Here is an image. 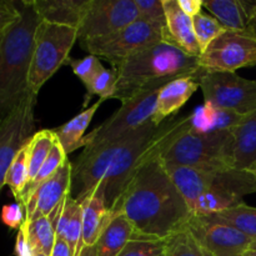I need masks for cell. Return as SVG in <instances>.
<instances>
[{
  "instance_id": "39",
  "label": "cell",
  "mask_w": 256,
  "mask_h": 256,
  "mask_svg": "<svg viewBox=\"0 0 256 256\" xmlns=\"http://www.w3.org/2000/svg\"><path fill=\"white\" fill-rule=\"evenodd\" d=\"M15 255L16 256H34L29 242H28L26 232H25L24 224L22 225L16 234V242H15Z\"/></svg>"
},
{
  "instance_id": "41",
  "label": "cell",
  "mask_w": 256,
  "mask_h": 256,
  "mask_svg": "<svg viewBox=\"0 0 256 256\" xmlns=\"http://www.w3.org/2000/svg\"><path fill=\"white\" fill-rule=\"evenodd\" d=\"M50 256H74V254H72L69 245H68L64 240L56 239L55 240L54 249H52V255Z\"/></svg>"
},
{
  "instance_id": "27",
  "label": "cell",
  "mask_w": 256,
  "mask_h": 256,
  "mask_svg": "<svg viewBox=\"0 0 256 256\" xmlns=\"http://www.w3.org/2000/svg\"><path fill=\"white\" fill-rule=\"evenodd\" d=\"M209 216L230 225L242 234L256 240V208L242 202L236 206L222 210L218 214L209 215Z\"/></svg>"
},
{
  "instance_id": "30",
  "label": "cell",
  "mask_w": 256,
  "mask_h": 256,
  "mask_svg": "<svg viewBox=\"0 0 256 256\" xmlns=\"http://www.w3.org/2000/svg\"><path fill=\"white\" fill-rule=\"evenodd\" d=\"M28 182H29V142L19 150L5 178V185L10 188L16 202H22V192Z\"/></svg>"
},
{
  "instance_id": "22",
  "label": "cell",
  "mask_w": 256,
  "mask_h": 256,
  "mask_svg": "<svg viewBox=\"0 0 256 256\" xmlns=\"http://www.w3.org/2000/svg\"><path fill=\"white\" fill-rule=\"evenodd\" d=\"M234 135V168L256 172V112L232 130Z\"/></svg>"
},
{
  "instance_id": "12",
  "label": "cell",
  "mask_w": 256,
  "mask_h": 256,
  "mask_svg": "<svg viewBox=\"0 0 256 256\" xmlns=\"http://www.w3.org/2000/svg\"><path fill=\"white\" fill-rule=\"evenodd\" d=\"M36 96L30 92L0 124V190L5 185V178L12 160L35 134Z\"/></svg>"
},
{
  "instance_id": "40",
  "label": "cell",
  "mask_w": 256,
  "mask_h": 256,
  "mask_svg": "<svg viewBox=\"0 0 256 256\" xmlns=\"http://www.w3.org/2000/svg\"><path fill=\"white\" fill-rule=\"evenodd\" d=\"M178 4H179L180 9L190 18L196 16L204 8L202 0H178Z\"/></svg>"
},
{
  "instance_id": "25",
  "label": "cell",
  "mask_w": 256,
  "mask_h": 256,
  "mask_svg": "<svg viewBox=\"0 0 256 256\" xmlns=\"http://www.w3.org/2000/svg\"><path fill=\"white\" fill-rule=\"evenodd\" d=\"M252 2L242 0H205L204 8L229 30L250 28V12Z\"/></svg>"
},
{
  "instance_id": "16",
  "label": "cell",
  "mask_w": 256,
  "mask_h": 256,
  "mask_svg": "<svg viewBox=\"0 0 256 256\" xmlns=\"http://www.w3.org/2000/svg\"><path fill=\"white\" fill-rule=\"evenodd\" d=\"M202 72L175 78L160 90L158 95L156 109L152 119L154 124H162L184 106L185 102L200 88L199 76Z\"/></svg>"
},
{
  "instance_id": "46",
  "label": "cell",
  "mask_w": 256,
  "mask_h": 256,
  "mask_svg": "<svg viewBox=\"0 0 256 256\" xmlns=\"http://www.w3.org/2000/svg\"><path fill=\"white\" fill-rule=\"evenodd\" d=\"M34 256H45V255H42V254H34Z\"/></svg>"
},
{
  "instance_id": "7",
  "label": "cell",
  "mask_w": 256,
  "mask_h": 256,
  "mask_svg": "<svg viewBox=\"0 0 256 256\" xmlns=\"http://www.w3.org/2000/svg\"><path fill=\"white\" fill-rule=\"evenodd\" d=\"M78 40V28L42 22L35 32L34 52L29 72V90L38 95L42 85L69 60Z\"/></svg>"
},
{
  "instance_id": "21",
  "label": "cell",
  "mask_w": 256,
  "mask_h": 256,
  "mask_svg": "<svg viewBox=\"0 0 256 256\" xmlns=\"http://www.w3.org/2000/svg\"><path fill=\"white\" fill-rule=\"evenodd\" d=\"M56 239H62L69 245L74 256H79L84 248L82 244V205L72 196L66 195L56 225Z\"/></svg>"
},
{
  "instance_id": "23",
  "label": "cell",
  "mask_w": 256,
  "mask_h": 256,
  "mask_svg": "<svg viewBox=\"0 0 256 256\" xmlns=\"http://www.w3.org/2000/svg\"><path fill=\"white\" fill-rule=\"evenodd\" d=\"M62 204L64 202L49 216H42L24 222L28 242H29L34 254H42L45 256L52 255L55 240H56L55 230H56L58 222H59Z\"/></svg>"
},
{
  "instance_id": "19",
  "label": "cell",
  "mask_w": 256,
  "mask_h": 256,
  "mask_svg": "<svg viewBox=\"0 0 256 256\" xmlns=\"http://www.w3.org/2000/svg\"><path fill=\"white\" fill-rule=\"evenodd\" d=\"M246 116L248 115L204 102V105L198 106L194 112L190 114V125L192 130L196 132H228L242 124Z\"/></svg>"
},
{
  "instance_id": "9",
  "label": "cell",
  "mask_w": 256,
  "mask_h": 256,
  "mask_svg": "<svg viewBox=\"0 0 256 256\" xmlns=\"http://www.w3.org/2000/svg\"><path fill=\"white\" fill-rule=\"evenodd\" d=\"M198 64L205 72H235L256 65L255 30H225L200 55Z\"/></svg>"
},
{
  "instance_id": "13",
  "label": "cell",
  "mask_w": 256,
  "mask_h": 256,
  "mask_svg": "<svg viewBox=\"0 0 256 256\" xmlns=\"http://www.w3.org/2000/svg\"><path fill=\"white\" fill-rule=\"evenodd\" d=\"M188 228L214 256H244L254 239L212 216L192 215Z\"/></svg>"
},
{
  "instance_id": "37",
  "label": "cell",
  "mask_w": 256,
  "mask_h": 256,
  "mask_svg": "<svg viewBox=\"0 0 256 256\" xmlns=\"http://www.w3.org/2000/svg\"><path fill=\"white\" fill-rule=\"evenodd\" d=\"M2 224L9 226L10 229H18L22 228L25 222V209L20 202H14V204L4 205L0 214Z\"/></svg>"
},
{
  "instance_id": "1",
  "label": "cell",
  "mask_w": 256,
  "mask_h": 256,
  "mask_svg": "<svg viewBox=\"0 0 256 256\" xmlns=\"http://www.w3.org/2000/svg\"><path fill=\"white\" fill-rule=\"evenodd\" d=\"M189 122L190 115L170 118L159 125L150 122L109 144L84 149L72 165L76 190L74 199L80 202L102 184L105 204L112 212L135 172L155 155L162 154L168 142Z\"/></svg>"
},
{
  "instance_id": "36",
  "label": "cell",
  "mask_w": 256,
  "mask_h": 256,
  "mask_svg": "<svg viewBox=\"0 0 256 256\" xmlns=\"http://www.w3.org/2000/svg\"><path fill=\"white\" fill-rule=\"evenodd\" d=\"M142 20L150 22H165L162 0H134Z\"/></svg>"
},
{
  "instance_id": "5",
  "label": "cell",
  "mask_w": 256,
  "mask_h": 256,
  "mask_svg": "<svg viewBox=\"0 0 256 256\" xmlns=\"http://www.w3.org/2000/svg\"><path fill=\"white\" fill-rule=\"evenodd\" d=\"M160 158L165 162L205 170L234 168V135L232 130L196 132L189 122L168 142Z\"/></svg>"
},
{
  "instance_id": "45",
  "label": "cell",
  "mask_w": 256,
  "mask_h": 256,
  "mask_svg": "<svg viewBox=\"0 0 256 256\" xmlns=\"http://www.w3.org/2000/svg\"><path fill=\"white\" fill-rule=\"evenodd\" d=\"M250 249H256V240H254L252 244V246H250Z\"/></svg>"
},
{
  "instance_id": "43",
  "label": "cell",
  "mask_w": 256,
  "mask_h": 256,
  "mask_svg": "<svg viewBox=\"0 0 256 256\" xmlns=\"http://www.w3.org/2000/svg\"><path fill=\"white\" fill-rule=\"evenodd\" d=\"M250 25H252V29L256 32V2H252V12H250Z\"/></svg>"
},
{
  "instance_id": "32",
  "label": "cell",
  "mask_w": 256,
  "mask_h": 256,
  "mask_svg": "<svg viewBox=\"0 0 256 256\" xmlns=\"http://www.w3.org/2000/svg\"><path fill=\"white\" fill-rule=\"evenodd\" d=\"M192 25H194L195 38H196L202 54L220 34L228 30L212 15L204 14V12H200L196 16L192 18Z\"/></svg>"
},
{
  "instance_id": "14",
  "label": "cell",
  "mask_w": 256,
  "mask_h": 256,
  "mask_svg": "<svg viewBox=\"0 0 256 256\" xmlns=\"http://www.w3.org/2000/svg\"><path fill=\"white\" fill-rule=\"evenodd\" d=\"M72 164L68 160L49 180L42 182L25 205V222L49 216L72 192Z\"/></svg>"
},
{
  "instance_id": "10",
  "label": "cell",
  "mask_w": 256,
  "mask_h": 256,
  "mask_svg": "<svg viewBox=\"0 0 256 256\" xmlns=\"http://www.w3.org/2000/svg\"><path fill=\"white\" fill-rule=\"evenodd\" d=\"M205 102L249 115L256 112V82L236 72H205L199 76Z\"/></svg>"
},
{
  "instance_id": "28",
  "label": "cell",
  "mask_w": 256,
  "mask_h": 256,
  "mask_svg": "<svg viewBox=\"0 0 256 256\" xmlns=\"http://www.w3.org/2000/svg\"><path fill=\"white\" fill-rule=\"evenodd\" d=\"M56 140L54 132L49 129L36 132L29 140V182L28 185L35 179L38 172H40Z\"/></svg>"
},
{
  "instance_id": "8",
  "label": "cell",
  "mask_w": 256,
  "mask_h": 256,
  "mask_svg": "<svg viewBox=\"0 0 256 256\" xmlns=\"http://www.w3.org/2000/svg\"><path fill=\"white\" fill-rule=\"evenodd\" d=\"M162 42H166L165 22H150L139 19L114 34L82 42V46L90 55H95L99 59L102 58L115 68L140 50Z\"/></svg>"
},
{
  "instance_id": "34",
  "label": "cell",
  "mask_w": 256,
  "mask_h": 256,
  "mask_svg": "<svg viewBox=\"0 0 256 256\" xmlns=\"http://www.w3.org/2000/svg\"><path fill=\"white\" fill-rule=\"evenodd\" d=\"M118 256H166L165 240H130Z\"/></svg>"
},
{
  "instance_id": "11",
  "label": "cell",
  "mask_w": 256,
  "mask_h": 256,
  "mask_svg": "<svg viewBox=\"0 0 256 256\" xmlns=\"http://www.w3.org/2000/svg\"><path fill=\"white\" fill-rule=\"evenodd\" d=\"M134 0H88L78 26L80 42L114 34L139 20Z\"/></svg>"
},
{
  "instance_id": "38",
  "label": "cell",
  "mask_w": 256,
  "mask_h": 256,
  "mask_svg": "<svg viewBox=\"0 0 256 256\" xmlns=\"http://www.w3.org/2000/svg\"><path fill=\"white\" fill-rule=\"evenodd\" d=\"M20 18L19 2L0 0V34Z\"/></svg>"
},
{
  "instance_id": "20",
  "label": "cell",
  "mask_w": 256,
  "mask_h": 256,
  "mask_svg": "<svg viewBox=\"0 0 256 256\" xmlns=\"http://www.w3.org/2000/svg\"><path fill=\"white\" fill-rule=\"evenodd\" d=\"M135 230L132 222L122 212L110 215L95 248L98 256H118L128 242L134 239Z\"/></svg>"
},
{
  "instance_id": "2",
  "label": "cell",
  "mask_w": 256,
  "mask_h": 256,
  "mask_svg": "<svg viewBox=\"0 0 256 256\" xmlns=\"http://www.w3.org/2000/svg\"><path fill=\"white\" fill-rule=\"evenodd\" d=\"M122 212L132 222L134 239L165 240L185 228L192 212L168 175L160 154L130 179L110 215Z\"/></svg>"
},
{
  "instance_id": "15",
  "label": "cell",
  "mask_w": 256,
  "mask_h": 256,
  "mask_svg": "<svg viewBox=\"0 0 256 256\" xmlns=\"http://www.w3.org/2000/svg\"><path fill=\"white\" fill-rule=\"evenodd\" d=\"M165 12L166 42L179 48L190 56L199 58L202 55L198 45L192 25V18L188 16L180 9L178 0H162Z\"/></svg>"
},
{
  "instance_id": "26",
  "label": "cell",
  "mask_w": 256,
  "mask_h": 256,
  "mask_svg": "<svg viewBox=\"0 0 256 256\" xmlns=\"http://www.w3.org/2000/svg\"><path fill=\"white\" fill-rule=\"evenodd\" d=\"M102 102H104V100L99 99L92 106H88L86 109L82 110V112H79L76 116L70 119L64 125L56 128V129H52L58 142H60L66 155L80 149V148L84 149V142H82V139L85 136L84 134L89 124L92 122L95 112H98Z\"/></svg>"
},
{
  "instance_id": "24",
  "label": "cell",
  "mask_w": 256,
  "mask_h": 256,
  "mask_svg": "<svg viewBox=\"0 0 256 256\" xmlns=\"http://www.w3.org/2000/svg\"><path fill=\"white\" fill-rule=\"evenodd\" d=\"M42 22L78 28L88 0H32Z\"/></svg>"
},
{
  "instance_id": "42",
  "label": "cell",
  "mask_w": 256,
  "mask_h": 256,
  "mask_svg": "<svg viewBox=\"0 0 256 256\" xmlns=\"http://www.w3.org/2000/svg\"><path fill=\"white\" fill-rule=\"evenodd\" d=\"M79 256H98L96 248H95V245H92V246H84L82 252H80Z\"/></svg>"
},
{
  "instance_id": "31",
  "label": "cell",
  "mask_w": 256,
  "mask_h": 256,
  "mask_svg": "<svg viewBox=\"0 0 256 256\" xmlns=\"http://www.w3.org/2000/svg\"><path fill=\"white\" fill-rule=\"evenodd\" d=\"M66 162H68L66 152H64V149H62V146L60 145V142L56 140V142H55V145L52 146V152H50L48 159L45 160L44 165L42 166L40 172H38V175L35 176V179L32 180V182H30L26 188H25L24 192H22V202H20V204L24 206V209H25V205H26L28 200L30 199V196H32V194H34L35 190H36L42 184V182H45L46 180H49L50 178H52V175H54L55 172H56L58 170H59L60 168H62Z\"/></svg>"
},
{
  "instance_id": "33",
  "label": "cell",
  "mask_w": 256,
  "mask_h": 256,
  "mask_svg": "<svg viewBox=\"0 0 256 256\" xmlns=\"http://www.w3.org/2000/svg\"><path fill=\"white\" fill-rule=\"evenodd\" d=\"M115 85H116V74L114 70L102 68L86 86V99L92 98V95H98L99 99L104 102L112 99L115 92Z\"/></svg>"
},
{
  "instance_id": "17",
  "label": "cell",
  "mask_w": 256,
  "mask_h": 256,
  "mask_svg": "<svg viewBox=\"0 0 256 256\" xmlns=\"http://www.w3.org/2000/svg\"><path fill=\"white\" fill-rule=\"evenodd\" d=\"M79 204L82 205V244L84 246H92L96 244L102 229L110 219L102 185L99 184L94 188Z\"/></svg>"
},
{
  "instance_id": "4",
  "label": "cell",
  "mask_w": 256,
  "mask_h": 256,
  "mask_svg": "<svg viewBox=\"0 0 256 256\" xmlns=\"http://www.w3.org/2000/svg\"><path fill=\"white\" fill-rule=\"evenodd\" d=\"M198 59L166 42L145 48L112 68L116 74V85L112 99L124 102L155 80L199 74L202 70H200Z\"/></svg>"
},
{
  "instance_id": "44",
  "label": "cell",
  "mask_w": 256,
  "mask_h": 256,
  "mask_svg": "<svg viewBox=\"0 0 256 256\" xmlns=\"http://www.w3.org/2000/svg\"><path fill=\"white\" fill-rule=\"evenodd\" d=\"M244 256H256V249H249Z\"/></svg>"
},
{
  "instance_id": "3",
  "label": "cell",
  "mask_w": 256,
  "mask_h": 256,
  "mask_svg": "<svg viewBox=\"0 0 256 256\" xmlns=\"http://www.w3.org/2000/svg\"><path fill=\"white\" fill-rule=\"evenodd\" d=\"M20 18L0 34V124L30 92L35 32L42 22L32 0L19 2Z\"/></svg>"
},
{
  "instance_id": "29",
  "label": "cell",
  "mask_w": 256,
  "mask_h": 256,
  "mask_svg": "<svg viewBox=\"0 0 256 256\" xmlns=\"http://www.w3.org/2000/svg\"><path fill=\"white\" fill-rule=\"evenodd\" d=\"M165 244L166 256H214L198 240L188 225L165 239Z\"/></svg>"
},
{
  "instance_id": "18",
  "label": "cell",
  "mask_w": 256,
  "mask_h": 256,
  "mask_svg": "<svg viewBox=\"0 0 256 256\" xmlns=\"http://www.w3.org/2000/svg\"><path fill=\"white\" fill-rule=\"evenodd\" d=\"M164 162L168 175L179 190L180 195L184 198L190 210L194 209L198 199L209 188V179L212 170L199 169V168L176 165L172 162Z\"/></svg>"
},
{
  "instance_id": "6",
  "label": "cell",
  "mask_w": 256,
  "mask_h": 256,
  "mask_svg": "<svg viewBox=\"0 0 256 256\" xmlns=\"http://www.w3.org/2000/svg\"><path fill=\"white\" fill-rule=\"evenodd\" d=\"M175 78L178 76L164 78L149 82L129 99L122 102V106L116 112H114L100 126L95 128L92 132L85 135L82 139L84 149H92L109 144L114 140L126 136L130 132L152 122L156 109L158 95L160 90Z\"/></svg>"
},
{
  "instance_id": "35",
  "label": "cell",
  "mask_w": 256,
  "mask_h": 256,
  "mask_svg": "<svg viewBox=\"0 0 256 256\" xmlns=\"http://www.w3.org/2000/svg\"><path fill=\"white\" fill-rule=\"evenodd\" d=\"M66 64L72 66L74 74L82 80L85 88L92 82V80L96 76L98 72L104 68L99 58L95 56V55H88L82 59H69Z\"/></svg>"
}]
</instances>
